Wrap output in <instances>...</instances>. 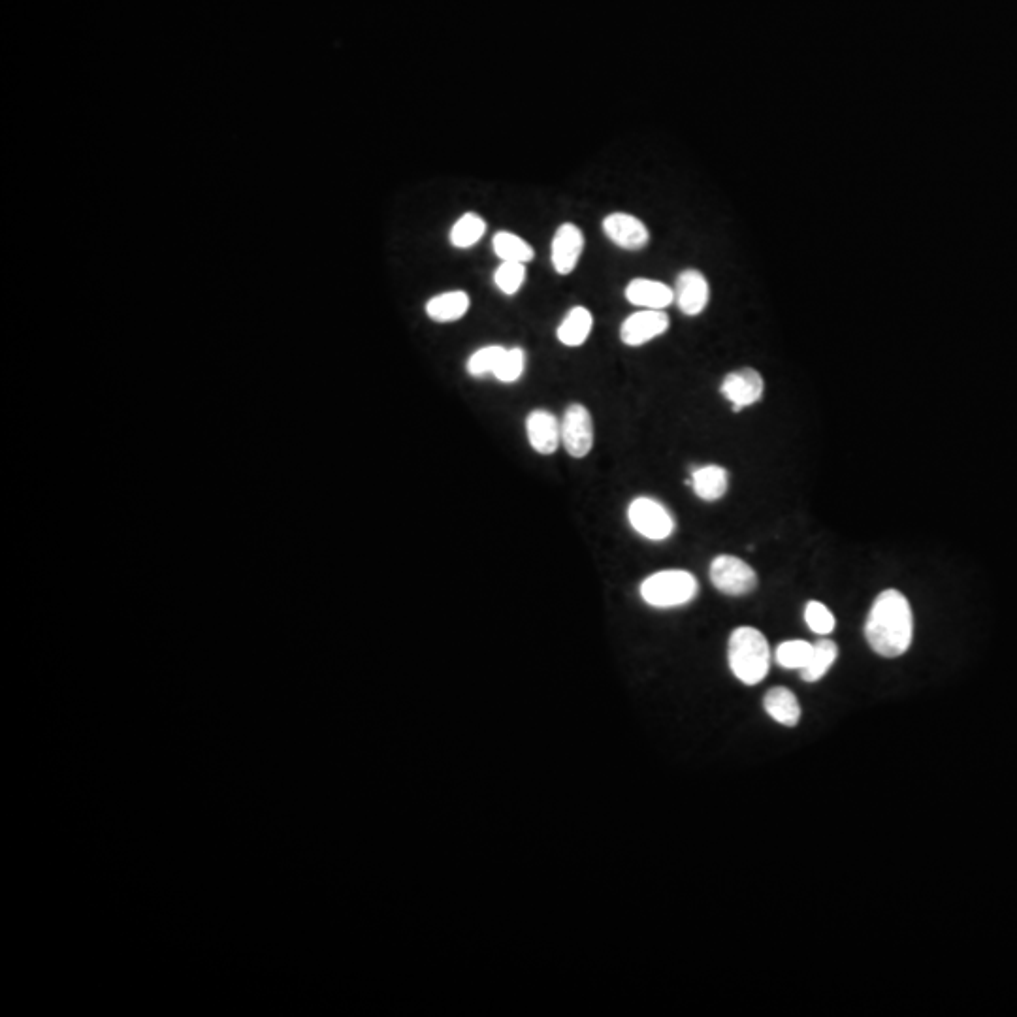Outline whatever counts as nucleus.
I'll return each mask as SVG.
<instances>
[{
    "label": "nucleus",
    "mask_w": 1017,
    "mask_h": 1017,
    "mask_svg": "<svg viewBox=\"0 0 1017 1017\" xmlns=\"http://www.w3.org/2000/svg\"><path fill=\"white\" fill-rule=\"evenodd\" d=\"M865 637L882 658H899L912 645L914 616L908 599L897 590L882 592L872 603Z\"/></svg>",
    "instance_id": "f257e3e1"
},
{
    "label": "nucleus",
    "mask_w": 1017,
    "mask_h": 1017,
    "mask_svg": "<svg viewBox=\"0 0 1017 1017\" xmlns=\"http://www.w3.org/2000/svg\"><path fill=\"white\" fill-rule=\"evenodd\" d=\"M727 662L731 673L743 684H759L771 667V648L765 635L750 626L737 628L727 643Z\"/></svg>",
    "instance_id": "f03ea898"
},
{
    "label": "nucleus",
    "mask_w": 1017,
    "mask_h": 1017,
    "mask_svg": "<svg viewBox=\"0 0 1017 1017\" xmlns=\"http://www.w3.org/2000/svg\"><path fill=\"white\" fill-rule=\"evenodd\" d=\"M639 592L646 605L656 609H673L690 603L699 592V584L688 571L665 569L646 577Z\"/></svg>",
    "instance_id": "7ed1b4c3"
},
{
    "label": "nucleus",
    "mask_w": 1017,
    "mask_h": 1017,
    "mask_svg": "<svg viewBox=\"0 0 1017 1017\" xmlns=\"http://www.w3.org/2000/svg\"><path fill=\"white\" fill-rule=\"evenodd\" d=\"M631 528L648 541H665L675 533V518L654 498H635L628 507Z\"/></svg>",
    "instance_id": "20e7f679"
},
{
    "label": "nucleus",
    "mask_w": 1017,
    "mask_h": 1017,
    "mask_svg": "<svg viewBox=\"0 0 1017 1017\" xmlns=\"http://www.w3.org/2000/svg\"><path fill=\"white\" fill-rule=\"evenodd\" d=\"M711 581L718 592L731 598H741L756 590L758 575L752 565L746 564L741 558L722 554L712 560Z\"/></svg>",
    "instance_id": "39448f33"
},
{
    "label": "nucleus",
    "mask_w": 1017,
    "mask_h": 1017,
    "mask_svg": "<svg viewBox=\"0 0 1017 1017\" xmlns=\"http://www.w3.org/2000/svg\"><path fill=\"white\" fill-rule=\"evenodd\" d=\"M562 445L569 456L584 458L594 447V422L582 404H571L562 420Z\"/></svg>",
    "instance_id": "423d86ee"
},
{
    "label": "nucleus",
    "mask_w": 1017,
    "mask_h": 1017,
    "mask_svg": "<svg viewBox=\"0 0 1017 1017\" xmlns=\"http://www.w3.org/2000/svg\"><path fill=\"white\" fill-rule=\"evenodd\" d=\"M669 328V317L663 309H641L630 315L620 328V339L630 347H641L660 338Z\"/></svg>",
    "instance_id": "0eeeda50"
},
{
    "label": "nucleus",
    "mask_w": 1017,
    "mask_h": 1017,
    "mask_svg": "<svg viewBox=\"0 0 1017 1017\" xmlns=\"http://www.w3.org/2000/svg\"><path fill=\"white\" fill-rule=\"evenodd\" d=\"M765 390L763 377L752 368H743L737 372L727 373L726 379L722 381L720 392L724 398L733 404V411H741L748 405H754L761 400Z\"/></svg>",
    "instance_id": "6e6552de"
},
{
    "label": "nucleus",
    "mask_w": 1017,
    "mask_h": 1017,
    "mask_svg": "<svg viewBox=\"0 0 1017 1017\" xmlns=\"http://www.w3.org/2000/svg\"><path fill=\"white\" fill-rule=\"evenodd\" d=\"M605 236L622 249L639 251L648 245L650 232L641 219L630 213H611L603 221Z\"/></svg>",
    "instance_id": "1a4fd4ad"
},
{
    "label": "nucleus",
    "mask_w": 1017,
    "mask_h": 1017,
    "mask_svg": "<svg viewBox=\"0 0 1017 1017\" xmlns=\"http://www.w3.org/2000/svg\"><path fill=\"white\" fill-rule=\"evenodd\" d=\"M709 298L711 289L705 275L697 270H684L678 274L675 302L684 315L695 317L703 313L705 307L709 306Z\"/></svg>",
    "instance_id": "9d476101"
},
{
    "label": "nucleus",
    "mask_w": 1017,
    "mask_h": 1017,
    "mask_svg": "<svg viewBox=\"0 0 1017 1017\" xmlns=\"http://www.w3.org/2000/svg\"><path fill=\"white\" fill-rule=\"evenodd\" d=\"M584 249V236L579 226L565 223L560 226L552 240V266L560 275L571 274L577 268V262L581 259Z\"/></svg>",
    "instance_id": "9b49d317"
},
{
    "label": "nucleus",
    "mask_w": 1017,
    "mask_h": 1017,
    "mask_svg": "<svg viewBox=\"0 0 1017 1017\" xmlns=\"http://www.w3.org/2000/svg\"><path fill=\"white\" fill-rule=\"evenodd\" d=\"M526 432L532 449L539 454H554L562 443V422L543 409L532 411L526 419Z\"/></svg>",
    "instance_id": "f8f14e48"
},
{
    "label": "nucleus",
    "mask_w": 1017,
    "mask_h": 1017,
    "mask_svg": "<svg viewBox=\"0 0 1017 1017\" xmlns=\"http://www.w3.org/2000/svg\"><path fill=\"white\" fill-rule=\"evenodd\" d=\"M626 298L643 309H665L675 302V291L662 281L637 277L626 287Z\"/></svg>",
    "instance_id": "ddd939ff"
},
{
    "label": "nucleus",
    "mask_w": 1017,
    "mask_h": 1017,
    "mask_svg": "<svg viewBox=\"0 0 1017 1017\" xmlns=\"http://www.w3.org/2000/svg\"><path fill=\"white\" fill-rule=\"evenodd\" d=\"M763 707L767 714L782 726H797L801 720V705L788 688L769 690L763 699Z\"/></svg>",
    "instance_id": "4468645a"
},
{
    "label": "nucleus",
    "mask_w": 1017,
    "mask_h": 1017,
    "mask_svg": "<svg viewBox=\"0 0 1017 1017\" xmlns=\"http://www.w3.org/2000/svg\"><path fill=\"white\" fill-rule=\"evenodd\" d=\"M469 309V296L464 291L443 292L426 304V313L436 323H454Z\"/></svg>",
    "instance_id": "2eb2a0df"
},
{
    "label": "nucleus",
    "mask_w": 1017,
    "mask_h": 1017,
    "mask_svg": "<svg viewBox=\"0 0 1017 1017\" xmlns=\"http://www.w3.org/2000/svg\"><path fill=\"white\" fill-rule=\"evenodd\" d=\"M729 475L720 466H703L692 473L695 496L703 501H718L726 496Z\"/></svg>",
    "instance_id": "dca6fc26"
},
{
    "label": "nucleus",
    "mask_w": 1017,
    "mask_h": 1017,
    "mask_svg": "<svg viewBox=\"0 0 1017 1017\" xmlns=\"http://www.w3.org/2000/svg\"><path fill=\"white\" fill-rule=\"evenodd\" d=\"M592 326V313L586 307H573L558 326V339L567 347H579L590 336Z\"/></svg>",
    "instance_id": "f3484780"
},
{
    "label": "nucleus",
    "mask_w": 1017,
    "mask_h": 1017,
    "mask_svg": "<svg viewBox=\"0 0 1017 1017\" xmlns=\"http://www.w3.org/2000/svg\"><path fill=\"white\" fill-rule=\"evenodd\" d=\"M837 656H839L837 643L829 639L818 641L814 645L807 667L801 669V677L805 682H818L833 667V663L837 662Z\"/></svg>",
    "instance_id": "a211bd4d"
},
{
    "label": "nucleus",
    "mask_w": 1017,
    "mask_h": 1017,
    "mask_svg": "<svg viewBox=\"0 0 1017 1017\" xmlns=\"http://www.w3.org/2000/svg\"><path fill=\"white\" fill-rule=\"evenodd\" d=\"M494 253L500 257L501 262H530L533 259V249L530 243L518 238L513 232L501 230L492 240Z\"/></svg>",
    "instance_id": "6ab92c4d"
},
{
    "label": "nucleus",
    "mask_w": 1017,
    "mask_h": 1017,
    "mask_svg": "<svg viewBox=\"0 0 1017 1017\" xmlns=\"http://www.w3.org/2000/svg\"><path fill=\"white\" fill-rule=\"evenodd\" d=\"M486 232V223L477 213L462 215L451 230V243L458 249H469L479 242Z\"/></svg>",
    "instance_id": "aec40b11"
},
{
    "label": "nucleus",
    "mask_w": 1017,
    "mask_h": 1017,
    "mask_svg": "<svg viewBox=\"0 0 1017 1017\" xmlns=\"http://www.w3.org/2000/svg\"><path fill=\"white\" fill-rule=\"evenodd\" d=\"M812 650H814V645H810L807 641H801V639L786 641L776 648V662L784 669H799L801 671L810 662Z\"/></svg>",
    "instance_id": "412c9836"
},
{
    "label": "nucleus",
    "mask_w": 1017,
    "mask_h": 1017,
    "mask_svg": "<svg viewBox=\"0 0 1017 1017\" xmlns=\"http://www.w3.org/2000/svg\"><path fill=\"white\" fill-rule=\"evenodd\" d=\"M505 347L501 345H488L483 347L479 351H475L473 355L469 356L468 360V373L471 377H485V375H494L498 364H500L501 356L505 355Z\"/></svg>",
    "instance_id": "4be33fe9"
},
{
    "label": "nucleus",
    "mask_w": 1017,
    "mask_h": 1017,
    "mask_svg": "<svg viewBox=\"0 0 1017 1017\" xmlns=\"http://www.w3.org/2000/svg\"><path fill=\"white\" fill-rule=\"evenodd\" d=\"M526 281V266L522 262H501L494 274V283L503 294L513 296Z\"/></svg>",
    "instance_id": "5701e85b"
},
{
    "label": "nucleus",
    "mask_w": 1017,
    "mask_h": 1017,
    "mask_svg": "<svg viewBox=\"0 0 1017 1017\" xmlns=\"http://www.w3.org/2000/svg\"><path fill=\"white\" fill-rule=\"evenodd\" d=\"M526 368V353L524 349L520 347H513V349H507L505 355L501 356L500 364L494 372V377L501 381V383H515Z\"/></svg>",
    "instance_id": "b1692460"
},
{
    "label": "nucleus",
    "mask_w": 1017,
    "mask_h": 1017,
    "mask_svg": "<svg viewBox=\"0 0 1017 1017\" xmlns=\"http://www.w3.org/2000/svg\"><path fill=\"white\" fill-rule=\"evenodd\" d=\"M805 622L818 635H829L835 630V616L820 601H808L805 607Z\"/></svg>",
    "instance_id": "393cba45"
}]
</instances>
